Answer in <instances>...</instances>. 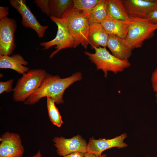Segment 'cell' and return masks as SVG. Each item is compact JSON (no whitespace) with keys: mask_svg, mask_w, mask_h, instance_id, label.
<instances>
[{"mask_svg":"<svg viewBox=\"0 0 157 157\" xmlns=\"http://www.w3.org/2000/svg\"><path fill=\"white\" fill-rule=\"evenodd\" d=\"M82 75L76 72L67 77L61 78L58 75L47 73L41 86L24 102L26 105H33L44 97L52 99L56 104L64 102L63 95L65 90L75 82L81 80Z\"/></svg>","mask_w":157,"mask_h":157,"instance_id":"cell-1","label":"cell"},{"mask_svg":"<svg viewBox=\"0 0 157 157\" xmlns=\"http://www.w3.org/2000/svg\"><path fill=\"white\" fill-rule=\"evenodd\" d=\"M157 24L147 19L130 17L128 22L127 36L124 39L126 44L132 50L140 48L146 40L152 38Z\"/></svg>","mask_w":157,"mask_h":157,"instance_id":"cell-2","label":"cell"},{"mask_svg":"<svg viewBox=\"0 0 157 157\" xmlns=\"http://www.w3.org/2000/svg\"><path fill=\"white\" fill-rule=\"evenodd\" d=\"M47 73L43 69H32L24 73L13 90V97L16 102H24L42 83Z\"/></svg>","mask_w":157,"mask_h":157,"instance_id":"cell-3","label":"cell"},{"mask_svg":"<svg viewBox=\"0 0 157 157\" xmlns=\"http://www.w3.org/2000/svg\"><path fill=\"white\" fill-rule=\"evenodd\" d=\"M93 48L95 50L94 53L86 51L84 53L95 64L97 69L103 71L106 78L108 76V71L117 74L123 71L131 65L128 60H122L117 58L111 54L106 47H93Z\"/></svg>","mask_w":157,"mask_h":157,"instance_id":"cell-4","label":"cell"},{"mask_svg":"<svg viewBox=\"0 0 157 157\" xmlns=\"http://www.w3.org/2000/svg\"><path fill=\"white\" fill-rule=\"evenodd\" d=\"M88 14L72 9L62 19L68 26L75 41V48L80 44L85 49L89 44L88 35L89 23Z\"/></svg>","mask_w":157,"mask_h":157,"instance_id":"cell-5","label":"cell"},{"mask_svg":"<svg viewBox=\"0 0 157 157\" xmlns=\"http://www.w3.org/2000/svg\"><path fill=\"white\" fill-rule=\"evenodd\" d=\"M50 18L58 27L55 38L52 40L40 43V44L44 47V49H48L56 46L55 51L52 52L49 56L52 58L61 50L68 48H75V41L68 26L62 19H58L50 16Z\"/></svg>","mask_w":157,"mask_h":157,"instance_id":"cell-6","label":"cell"},{"mask_svg":"<svg viewBox=\"0 0 157 157\" xmlns=\"http://www.w3.org/2000/svg\"><path fill=\"white\" fill-rule=\"evenodd\" d=\"M17 27L14 19L7 17L0 20V56H10L15 50Z\"/></svg>","mask_w":157,"mask_h":157,"instance_id":"cell-7","label":"cell"},{"mask_svg":"<svg viewBox=\"0 0 157 157\" xmlns=\"http://www.w3.org/2000/svg\"><path fill=\"white\" fill-rule=\"evenodd\" d=\"M9 2L22 16V25L25 27L33 29L39 38H42L48 26H42L39 22L26 4L25 0H10Z\"/></svg>","mask_w":157,"mask_h":157,"instance_id":"cell-8","label":"cell"},{"mask_svg":"<svg viewBox=\"0 0 157 157\" xmlns=\"http://www.w3.org/2000/svg\"><path fill=\"white\" fill-rule=\"evenodd\" d=\"M52 141L56 148V153L60 156H64L76 152L84 154L87 152V144L79 135L70 138L55 137Z\"/></svg>","mask_w":157,"mask_h":157,"instance_id":"cell-9","label":"cell"},{"mask_svg":"<svg viewBox=\"0 0 157 157\" xmlns=\"http://www.w3.org/2000/svg\"><path fill=\"white\" fill-rule=\"evenodd\" d=\"M0 157H22L24 150L20 135L7 131L0 137Z\"/></svg>","mask_w":157,"mask_h":157,"instance_id":"cell-10","label":"cell"},{"mask_svg":"<svg viewBox=\"0 0 157 157\" xmlns=\"http://www.w3.org/2000/svg\"><path fill=\"white\" fill-rule=\"evenodd\" d=\"M127 137V133H123L110 139L90 138L87 144V152L100 156L105 150L113 147L119 149L126 147L128 144L124 142V140Z\"/></svg>","mask_w":157,"mask_h":157,"instance_id":"cell-11","label":"cell"},{"mask_svg":"<svg viewBox=\"0 0 157 157\" xmlns=\"http://www.w3.org/2000/svg\"><path fill=\"white\" fill-rule=\"evenodd\" d=\"M123 3L130 17L148 19L157 9L155 0H122Z\"/></svg>","mask_w":157,"mask_h":157,"instance_id":"cell-12","label":"cell"},{"mask_svg":"<svg viewBox=\"0 0 157 157\" xmlns=\"http://www.w3.org/2000/svg\"><path fill=\"white\" fill-rule=\"evenodd\" d=\"M107 47L113 56L120 60H128L132 55V50L125 39L115 35H109Z\"/></svg>","mask_w":157,"mask_h":157,"instance_id":"cell-13","label":"cell"},{"mask_svg":"<svg viewBox=\"0 0 157 157\" xmlns=\"http://www.w3.org/2000/svg\"><path fill=\"white\" fill-rule=\"evenodd\" d=\"M20 54L17 53L11 56H0V68L13 70L18 73L23 74L29 70L25 66L28 65Z\"/></svg>","mask_w":157,"mask_h":157,"instance_id":"cell-14","label":"cell"},{"mask_svg":"<svg viewBox=\"0 0 157 157\" xmlns=\"http://www.w3.org/2000/svg\"><path fill=\"white\" fill-rule=\"evenodd\" d=\"M101 24L109 35H115L123 39L126 38L128 33V22L107 17Z\"/></svg>","mask_w":157,"mask_h":157,"instance_id":"cell-15","label":"cell"},{"mask_svg":"<svg viewBox=\"0 0 157 157\" xmlns=\"http://www.w3.org/2000/svg\"><path fill=\"white\" fill-rule=\"evenodd\" d=\"M108 36L100 23L89 24L88 40L92 48L100 46L106 47Z\"/></svg>","mask_w":157,"mask_h":157,"instance_id":"cell-16","label":"cell"},{"mask_svg":"<svg viewBox=\"0 0 157 157\" xmlns=\"http://www.w3.org/2000/svg\"><path fill=\"white\" fill-rule=\"evenodd\" d=\"M106 13L107 17L116 20L128 22L130 18L122 0H107Z\"/></svg>","mask_w":157,"mask_h":157,"instance_id":"cell-17","label":"cell"},{"mask_svg":"<svg viewBox=\"0 0 157 157\" xmlns=\"http://www.w3.org/2000/svg\"><path fill=\"white\" fill-rule=\"evenodd\" d=\"M50 16L62 19L73 7L72 0H49Z\"/></svg>","mask_w":157,"mask_h":157,"instance_id":"cell-18","label":"cell"},{"mask_svg":"<svg viewBox=\"0 0 157 157\" xmlns=\"http://www.w3.org/2000/svg\"><path fill=\"white\" fill-rule=\"evenodd\" d=\"M107 0H100L97 5L88 13V19L91 23H101L107 17L106 6Z\"/></svg>","mask_w":157,"mask_h":157,"instance_id":"cell-19","label":"cell"},{"mask_svg":"<svg viewBox=\"0 0 157 157\" xmlns=\"http://www.w3.org/2000/svg\"><path fill=\"white\" fill-rule=\"evenodd\" d=\"M54 101L51 98L47 97V107L50 121L55 125L60 127L63 122Z\"/></svg>","mask_w":157,"mask_h":157,"instance_id":"cell-20","label":"cell"},{"mask_svg":"<svg viewBox=\"0 0 157 157\" xmlns=\"http://www.w3.org/2000/svg\"><path fill=\"white\" fill-rule=\"evenodd\" d=\"M100 0H73V9L85 13L90 12L98 4Z\"/></svg>","mask_w":157,"mask_h":157,"instance_id":"cell-21","label":"cell"},{"mask_svg":"<svg viewBox=\"0 0 157 157\" xmlns=\"http://www.w3.org/2000/svg\"><path fill=\"white\" fill-rule=\"evenodd\" d=\"M34 1L43 13L48 16H50L49 0H35Z\"/></svg>","mask_w":157,"mask_h":157,"instance_id":"cell-22","label":"cell"},{"mask_svg":"<svg viewBox=\"0 0 157 157\" xmlns=\"http://www.w3.org/2000/svg\"><path fill=\"white\" fill-rule=\"evenodd\" d=\"M14 81L13 79H10L5 82H0V94L6 92H11L13 91L12 85Z\"/></svg>","mask_w":157,"mask_h":157,"instance_id":"cell-23","label":"cell"},{"mask_svg":"<svg viewBox=\"0 0 157 157\" xmlns=\"http://www.w3.org/2000/svg\"><path fill=\"white\" fill-rule=\"evenodd\" d=\"M151 81L153 90L156 92H157V67L152 73Z\"/></svg>","mask_w":157,"mask_h":157,"instance_id":"cell-24","label":"cell"},{"mask_svg":"<svg viewBox=\"0 0 157 157\" xmlns=\"http://www.w3.org/2000/svg\"><path fill=\"white\" fill-rule=\"evenodd\" d=\"M9 7L7 6H0V20L7 17L8 14Z\"/></svg>","mask_w":157,"mask_h":157,"instance_id":"cell-25","label":"cell"},{"mask_svg":"<svg viewBox=\"0 0 157 157\" xmlns=\"http://www.w3.org/2000/svg\"><path fill=\"white\" fill-rule=\"evenodd\" d=\"M147 19L152 23L157 24V9L151 13Z\"/></svg>","mask_w":157,"mask_h":157,"instance_id":"cell-26","label":"cell"},{"mask_svg":"<svg viewBox=\"0 0 157 157\" xmlns=\"http://www.w3.org/2000/svg\"><path fill=\"white\" fill-rule=\"evenodd\" d=\"M84 154L76 152L66 155L63 157H84Z\"/></svg>","mask_w":157,"mask_h":157,"instance_id":"cell-27","label":"cell"},{"mask_svg":"<svg viewBox=\"0 0 157 157\" xmlns=\"http://www.w3.org/2000/svg\"><path fill=\"white\" fill-rule=\"evenodd\" d=\"M106 154H102L101 156H97L94 154L86 152L84 153V157H107Z\"/></svg>","mask_w":157,"mask_h":157,"instance_id":"cell-28","label":"cell"},{"mask_svg":"<svg viewBox=\"0 0 157 157\" xmlns=\"http://www.w3.org/2000/svg\"><path fill=\"white\" fill-rule=\"evenodd\" d=\"M30 157H42V156L40 151L39 150L35 154Z\"/></svg>","mask_w":157,"mask_h":157,"instance_id":"cell-29","label":"cell"},{"mask_svg":"<svg viewBox=\"0 0 157 157\" xmlns=\"http://www.w3.org/2000/svg\"><path fill=\"white\" fill-rule=\"evenodd\" d=\"M155 96H156V103L157 105V92H156Z\"/></svg>","mask_w":157,"mask_h":157,"instance_id":"cell-30","label":"cell"},{"mask_svg":"<svg viewBox=\"0 0 157 157\" xmlns=\"http://www.w3.org/2000/svg\"><path fill=\"white\" fill-rule=\"evenodd\" d=\"M156 2L157 3V0H155Z\"/></svg>","mask_w":157,"mask_h":157,"instance_id":"cell-31","label":"cell"},{"mask_svg":"<svg viewBox=\"0 0 157 157\" xmlns=\"http://www.w3.org/2000/svg\"><path fill=\"white\" fill-rule=\"evenodd\" d=\"M147 157H149L147 156Z\"/></svg>","mask_w":157,"mask_h":157,"instance_id":"cell-32","label":"cell"}]
</instances>
